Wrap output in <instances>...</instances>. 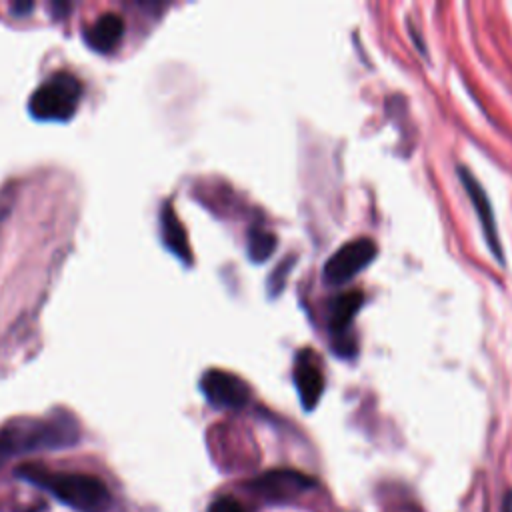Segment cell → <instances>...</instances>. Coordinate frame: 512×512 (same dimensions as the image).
<instances>
[{"instance_id":"1","label":"cell","mask_w":512,"mask_h":512,"mask_svg":"<svg viewBox=\"0 0 512 512\" xmlns=\"http://www.w3.org/2000/svg\"><path fill=\"white\" fill-rule=\"evenodd\" d=\"M16 474L50 492L56 500L76 512H106L110 508V494L106 484L84 472H56L38 464H24Z\"/></svg>"},{"instance_id":"2","label":"cell","mask_w":512,"mask_h":512,"mask_svg":"<svg viewBox=\"0 0 512 512\" xmlns=\"http://www.w3.org/2000/svg\"><path fill=\"white\" fill-rule=\"evenodd\" d=\"M82 96L80 80L70 72H54L30 96L28 110L38 120L62 122L74 116Z\"/></svg>"},{"instance_id":"3","label":"cell","mask_w":512,"mask_h":512,"mask_svg":"<svg viewBox=\"0 0 512 512\" xmlns=\"http://www.w3.org/2000/svg\"><path fill=\"white\" fill-rule=\"evenodd\" d=\"M0 438L8 446L10 454L30 452L72 444L76 440V428L72 424H66L64 420L20 418L10 422L0 432Z\"/></svg>"},{"instance_id":"4","label":"cell","mask_w":512,"mask_h":512,"mask_svg":"<svg viewBox=\"0 0 512 512\" xmlns=\"http://www.w3.org/2000/svg\"><path fill=\"white\" fill-rule=\"evenodd\" d=\"M376 258V244L370 238H356L340 246L324 264V280L342 286Z\"/></svg>"},{"instance_id":"5","label":"cell","mask_w":512,"mask_h":512,"mask_svg":"<svg viewBox=\"0 0 512 512\" xmlns=\"http://www.w3.org/2000/svg\"><path fill=\"white\" fill-rule=\"evenodd\" d=\"M200 388L212 406L224 408V410H240L250 400L248 384L240 376L220 368H212L204 372L200 380Z\"/></svg>"},{"instance_id":"6","label":"cell","mask_w":512,"mask_h":512,"mask_svg":"<svg viewBox=\"0 0 512 512\" xmlns=\"http://www.w3.org/2000/svg\"><path fill=\"white\" fill-rule=\"evenodd\" d=\"M314 486V480L298 470H268L256 476L248 488L270 502H286L308 492Z\"/></svg>"},{"instance_id":"7","label":"cell","mask_w":512,"mask_h":512,"mask_svg":"<svg viewBox=\"0 0 512 512\" xmlns=\"http://www.w3.org/2000/svg\"><path fill=\"white\" fill-rule=\"evenodd\" d=\"M458 174H460V180L464 184V190L480 218V224H482V230H484V236H486V242L494 254V258L498 262H502V248H500V240H498V232H496V220H494V212H492V206H490V200L486 196V190L482 188V184L474 178V174L470 170H466L464 166L458 168Z\"/></svg>"},{"instance_id":"8","label":"cell","mask_w":512,"mask_h":512,"mask_svg":"<svg viewBox=\"0 0 512 512\" xmlns=\"http://www.w3.org/2000/svg\"><path fill=\"white\" fill-rule=\"evenodd\" d=\"M294 382L298 388L300 402L306 410L316 408L324 392V374L314 350H302L294 362Z\"/></svg>"},{"instance_id":"9","label":"cell","mask_w":512,"mask_h":512,"mask_svg":"<svg viewBox=\"0 0 512 512\" xmlns=\"http://www.w3.org/2000/svg\"><path fill=\"white\" fill-rule=\"evenodd\" d=\"M124 36V20L118 14H102L84 30L86 44L96 52H112Z\"/></svg>"},{"instance_id":"10","label":"cell","mask_w":512,"mask_h":512,"mask_svg":"<svg viewBox=\"0 0 512 512\" xmlns=\"http://www.w3.org/2000/svg\"><path fill=\"white\" fill-rule=\"evenodd\" d=\"M362 292L358 290H350V292H342L338 296H334L328 302V328L334 336L342 338V334L348 330L354 314L360 310L362 306Z\"/></svg>"},{"instance_id":"11","label":"cell","mask_w":512,"mask_h":512,"mask_svg":"<svg viewBox=\"0 0 512 512\" xmlns=\"http://www.w3.org/2000/svg\"><path fill=\"white\" fill-rule=\"evenodd\" d=\"M162 234H164L166 246H168L176 256H180L182 260L190 262V248H188L186 232H184L180 220L176 218V214L170 210V206H166L164 212H162Z\"/></svg>"},{"instance_id":"12","label":"cell","mask_w":512,"mask_h":512,"mask_svg":"<svg viewBox=\"0 0 512 512\" xmlns=\"http://www.w3.org/2000/svg\"><path fill=\"white\" fill-rule=\"evenodd\" d=\"M276 250V236L266 228H252L248 234V256L252 262H264Z\"/></svg>"},{"instance_id":"13","label":"cell","mask_w":512,"mask_h":512,"mask_svg":"<svg viewBox=\"0 0 512 512\" xmlns=\"http://www.w3.org/2000/svg\"><path fill=\"white\" fill-rule=\"evenodd\" d=\"M208 512H246V510L238 500H234L230 496H222V498H216L212 502Z\"/></svg>"},{"instance_id":"14","label":"cell","mask_w":512,"mask_h":512,"mask_svg":"<svg viewBox=\"0 0 512 512\" xmlns=\"http://www.w3.org/2000/svg\"><path fill=\"white\" fill-rule=\"evenodd\" d=\"M502 512H512V490H508V492H506V496H504Z\"/></svg>"},{"instance_id":"15","label":"cell","mask_w":512,"mask_h":512,"mask_svg":"<svg viewBox=\"0 0 512 512\" xmlns=\"http://www.w3.org/2000/svg\"><path fill=\"white\" fill-rule=\"evenodd\" d=\"M8 456H10V450H8V446L4 444V440L0 438V466L6 462Z\"/></svg>"}]
</instances>
